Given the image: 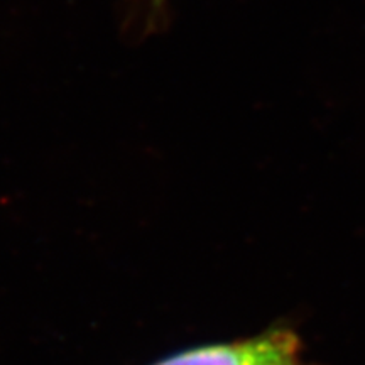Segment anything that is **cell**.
<instances>
[{
	"mask_svg": "<svg viewBox=\"0 0 365 365\" xmlns=\"http://www.w3.org/2000/svg\"><path fill=\"white\" fill-rule=\"evenodd\" d=\"M164 4H166V0H150V6L156 9V11H159V9H163Z\"/></svg>",
	"mask_w": 365,
	"mask_h": 365,
	"instance_id": "obj_2",
	"label": "cell"
},
{
	"mask_svg": "<svg viewBox=\"0 0 365 365\" xmlns=\"http://www.w3.org/2000/svg\"><path fill=\"white\" fill-rule=\"evenodd\" d=\"M298 346L294 333L274 330L252 340L186 350L156 365H287L296 362Z\"/></svg>",
	"mask_w": 365,
	"mask_h": 365,
	"instance_id": "obj_1",
	"label": "cell"
},
{
	"mask_svg": "<svg viewBox=\"0 0 365 365\" xmlns=\"http://www.w3.org/2000/svg\"><path fill=\"white\" fill-rule=\"evenodd\" d=\"M287 365H298V362H293V364H287Z\"/></svg>",
	"mask_w": 365,
	"mask_h": 365,
	"instance_id": "obj_3",
	"label": "cell"
}]
</instances>
